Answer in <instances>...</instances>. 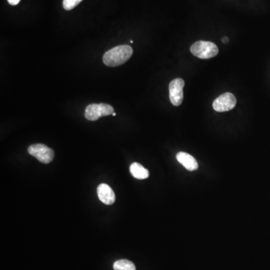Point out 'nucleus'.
Returning <instances> with one entry per match:
<instances>
[{"label":"nucleus","mask_w":270,"mask_h":270,"mask_svg":"<svg viewBox=\"0 0 270 270\" xmlns=\"http://www.w3.org/2000/svg\"><path fill=\"white\" fill-rule=\"evenodd\" d=\"M133 49L128 45L115 47L105 53L103 62L108 67H116L126 62L132 56Z\"/></svg>","instance_id":"nucleus-1"},{"label":"nucleus","mask_w":270,"mask_h":270,"mask_svg":"<svg viewBox=\"0 0 270 270\" xmlns=\"http://www.w3.org/2000/svg\"><path fill=\"white\" fill-rule=\"evenodd\" d=\"M190 50L194 56L202 59H210L217 56L218 54V48L216 44L205 41L195 42Z\"/></svg>","instance_id":"nucleus-2"},{"label":"nucleus","mask_w":270,"mask_h":270,"mask_svg":"<svg viewBox=\"0 0 270 270\" xmlns=\"http://www.w3.org/2000/svg\"><path fill=\"white\" fill-rule=\"evenodd\" d=\"M114 113V109L108 104H92L86 108V119L90 121H96L102 116H110Z\"/></svg>","instance_id":"nucleus-3"},{"label":"nucleus","mask_w":270,"mask_h":270,"mask_svg":"<svg viewBox=\"0 0 270 270\" xmlns=\"http://www.w3.org/2000/svg\"><path fill=\"white\" fill-rule=\"evenodd\" d=\"M28 153L43 164H49L54 159V150L45 144H37L30 146Z\"/></svg>","instance_id":"nucleus-4"},{"label":"nucleus","mask_w":270,"mask_h":270,"mask_svg":"<svg viewBox=\"0 0 270 270\" xmlns=\"http://www.w3.org/2000/svg\"><path fill=\"white\" fill-rule=\"evenodd\" d=\"M236 105V97L232 93H225L213 102V107L216 111L225 112L233 109Z\"/></svg>","instance_id":"nucleus-5"},{"label":"nucleus","mask_w":270,"mask_h":270,"mask_svg":"<svg viewBox=\"0 0 270 270\" xmlns=\"http://www.w3.org/2000/svg\"><path fill=\"white\" fill-rule=\"evenodd\" d=\"M184 87L185 82L182 78L174 79L169 85L170 102L174 106H179L183 102Z\"/></svg>","instance_id":"nucleus-6"},{"label":"nucleus","mask_w":270,"mask_h":270,"mask_svg":"<svg viewBox=\"0 0 270 270\" xmlns=\"http://www.w3.org/2000/svg\"><path fill=\"white\" fill-rule=\"evenodd\" d=\"M98 197L103 204L111 205L116 201L113 189L107 184H101L97 188Z\"/></svg>","instance_id":"nucleus-7"},{"label":"nucleus","mask_w":270,"mask_h":270,"mask_svg":"<svg viewBox=\"0 0 270 270\" xmlns=\"http://www.w3.org/2000/svg\"><path fill=\"white\" fill-rule=\"evenodd\" d=\"M176 159L187 170H190V171L198 170V162L191 155L184 153V152H180L176 155Z\"/></svg>","instance_id":"nucleus-8"},{"label":"nucleus","mask_w":270,"mask_h":270,"mask_svg":"<svg viewBox=\"0 0 270 270\" xmlns=\"http://www.w3.org/2000/svg\"><path fill=\"white\" fill-rule=\"evenodd\" d=\"M130 172L134 178L138 179H147L150 176L148 170L137 162H134L131 164L130 167Z\"/></svg>","instance_id":"nucleus-9"},{"label":"nucleus","mask_w":270,"mask_h":270,"mask_svg":"<svg viewBox=\"0 0 270 270\" xmlns=\"http://www.w3.org/2000/svg\"><path fill=\"white\" fill-rule=\"evenodd\" d=\"M114 270H136L135 265L128 260H119L113 264Z\"/></svg>","instance_id":"nucleus-10"},{"label":"nucleus","mask_w":270,"mask_h":270,"mask_svg":"<svg viewBox=\"0 0 270 270\" xmlns=\"http://www.w3.org/2000/svg\"><path fill=\"white\" fill-rule=\"evenodd\" d=\"M83 0H63L62 5H63L64 9L70 11L75 8Z\"/></svg>","instance_id":"nucleus-11"},{"label":"nucleus","mask_w":270,"mask_h":270,"mask_svg":"<svg viewBox=\"0 0 270 270\" xmlns=\"http://www.w3.org/2000/svg\"><path fill=\"white\" fill-rule=\"evenodd\" d=\"M20 2V0H8V3L11 5H17Z\"/></svg>","instance_id":"nucleus-12"},{"label":"nucleus","mask_w":270,"mask_h":270,"mask_svg":"<svg viewBox=\"0 0 270 270\" xmlns=\"http://www.w3.org/2000/svg\"><path fill=\"white\" fill-rule=\"evenodd\" d=\"M221 42H222L224 44L228 43V42H229L228 37H226V36H224V37H223L222 39H221Z\"/></svg>","instance_id":"nucleus-13"},{"label":"nucleus","mask_w":270,"mask_h":270,"mask_svg":"<svg viewBox=\"0 0 270 270\" xmlns=\"http://www.w3.org/2000/svg\"><path fill=\"white\" fill-rule=\"evenodd\" d=\"M112 115H113V116H116V113H113V114Z\"/></svg>","instance_id":"nucleus-14"}]
</instances>
